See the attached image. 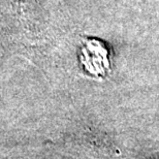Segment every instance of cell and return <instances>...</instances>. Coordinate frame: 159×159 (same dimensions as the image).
<instances>
[{
    "instance_id": "6da1fadb",
    "label": "cell",
    "mask_w": 159,
    "mask_h": 159,
    "mask_svg": "<svg viewBox=\"0 0 159 159\" xmlns=\"http://www.w3.org/2000/svg\"><path fill=\"white\" fill-rule=\"evenodd\" d=\"M83 68L95 78H104L111 71L110 52L102 40L85 37L79 53Z\"/></svg>"
}]
</instances>
